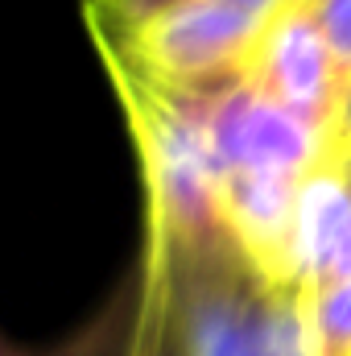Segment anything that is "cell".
<instances>
[{
    "instance_id": "1",
    "label": "cell",
    "mask_w": 351,
    "mask_h": 356,
    "mask_svg": "<svg viewBox=\"0 0 351 356\" xmlns=\"http://www.w3.org/2000/svg\"><path fill=\"white\" fill-rule=\"evenodd\" d=\"M145 236L170 257L190 356H314L302 294L264 282L236 241L178 249L153 228Z\"/></svg>"
},
{
    "instance_id": "2",
    "label": "cell",
    "mask_w": 351,
    "mask_h": 356,
    "mask_svg": "<svg viewBox=\"0 0 351 356\" xmlns=\"http://www.w3.org/2000/svg\"><path fill=\"white\" fill-rule=\"evenodd\" d=\"M281 0H198L124 29L87 25L108 71H128L166 91H215L240 83Z\"/></svg>"
},
{
    "instance_id": "3",
    "label": "cell",
    "mask_w": 351,
    "mask_h": 356,
    "mask_svg": "<svg viewBox=\"0 0 351 356\" xmlns=\"http://www.w3.org/2000/svg\"><path fill=\"white\" fill-rule=\"evenodd\" d=\"M178 95H186V104L194 108L219 178L244 170L314 175L318 166L331 162V145L318 129L277 108L244 79L215 91H178Z\"/></svg>"
},
{
    "instance_id": "4",
    "label": "cell",
    "mask_w": 351,
    "mask_h": 356,
    "mask_svg": "<svg viewBox=\"0 0 351 356\" xmlns=\"http://www.w3.org/2000/svg\"><path fill=\"white\" fill-rule=\"evenodd\" d=\"M244 83L261 91L264 99H273L277 108L293 112L298 120H306L310 129H318L331 145V129L343 108L348 83L323 42L314 8L277 4L248 58Z\"/></svg>"
},
{
    "instance_id": "5",
    "label": "cell",
    "mask_w": 351,
    "mask_h": 356,
    "mask_svg": "<svg viewBox=\"0 0 351 356\" xmlns=\"http://www.w3.org/2000/svg\"><path fill=\"white\" fill-rule=\"evenodd\" d=\"M310 175H281V170H244L223 178V220L240 253L252 261L264 282L289 290V241L298 195Z\"/></svg>"
},
{
    "instance_id": "6",
    "label": "cell",
    "mask_w": 351,
    "mask_h": 356,
    "mask_svg": "<svg viewBox=\"0 0 351 356\" xmlns=\"http://www.w3.org/2000/svg\"><path fill=\"white\" fill-rule=\"evenodd\" d=\"M351 245V191L335 162L318 166L302 182L293 241H289V290L306 302L323 294Z\"/></svg>"
},
{
    "instance_id": "7",
    "label": "cell",
    "mask_w": 351,
    "mask_h": 356,
    "mask_svg": "<svg viewBox=\"0 0 351 356\" xmlns=\"http://www.w3.org/2000/svg\"><path fill=\"white\" fill-rule=\"evenodd\" d=\"M124 356H190L186 327L178 315L174 277L166 249L145 236L141 273H137V294H132V323H128V348Z\"/></svg>"
},
{
    "instance_id": "8",
    "label": "cell",
    "mask_w": 351,
    "mask_h": 356,
    "mask_svg": "<svg viewBox=\"0 0 351 356\" xmlns=\"http://www.w3.org/2000/svg\"><path fill=\"white\" fill-rule=\"evenodd\" d=\"M128 323H132V315H128ZM124 348H128V327L120 332V319H116V315L95 319L79 340L62 344L58 353H29V348H17V344L0 332V356H120Z\"/></svg>"
},
{
    "instance_id": "9",
    "label": "cell",
    "mask_w": 351,
    "mask_h": 356,
    "mask_svg": "<svg viewBox=\"0 0 351 356\" xmlns=\"http://www.w3.org/2000/svg\"><path fill=\"white\" fill-rule=\"evenodd\" d=\"M178 4H198V0H87L83 21L95 29H124V25H137V21L157 17Z\"/></svg>"
},
{
    "instance_id": "10",
    "label": "cell",
    "mask_w": 351,
    "mask_h": 356,
    "mask_svg": "<svg viewBox=\"0 0 351 356\" xmlns=\"http://www.w3.org/2000/svg\"><path fill=\"white\" fill-rule=\"evenodd\" d=\"M314 21L323 29V42L343 75V83L351 88V0H318L314 4Z\"/></svg>"
},
{
    "instance_id": "11",
    "label": "cell",
    "mask_w": 351,
    "mask_h": 356,
    "mask_svg": "<svg viewBox=\"0 0 351 356\" xmlns=\"http://www.w3.org/2000/svg\"><path fill=\"white\" fill-rule=\"evenodd\" d=\"M331 162H335V166L351 162V88H348V95H343L339 116H335V129H331Z\"/></svg>"
},
{
    "instance_id": "12",
    "label": "cell",
    "mask_w": 351,
    "mask_h": 356,
    "mask_svg": "<svg viewBox=\"0 0 351 356\" xmlns=\"http://www.w3.org/2000/svg\"><path fill=\"white\" fill-rule=\"evenodd\" d=\"M281 4H289V8H314L318 0H281Z\"/></svg>"
},
{
    "instance_id": "13",
    "label": "cell",
    "mask_w": 351,
    "mask_h": 356,
    "mask_svg": "<svg viewBox=\"0 0 351 356\" xmlns=\"http://www.w3.org/2000/svg\"><path fill=\"white\" fill-rule=\"evenodd\" d=\"M339 170H343V182H348V191H351V162H343Z\"/></svg>"
}]
</instances>
